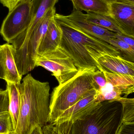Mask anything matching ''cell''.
Returning a JSON list of instances; mask_svg holds the SVG:
<instances>
[{"label": "cell", "mask_w": 134, "mask_h": 134, "mask_svg": "<svg viewBox=\"0 0 134 134\" xmlns=\"http://www.w3.org/2000/svg\"><path fill=\"white\" fill-rule=\"evenodd\" d=\"M42 129L43 134H64L58 127L52 124H48Z\"/></svg>", "instance_id": "23"}, {"label": "cell", "mask_w": 134, "mask_h": 134, "mask_svg": "<svg viewBox=\"0 0 134 134\" xmlns=\"http://www.w3.org/2000/svg\"><path fill=\"white\" fill-rule=\"evenodd\" d=\"M97 91L93 90L79 101L64 111L52 124L56 125L64 134H70L72 124L90 113L99 103L96 101Z\"/></svg>", "instance_id": "8"}, {"label": "cell", "mask_w": 134, "mask_h": 134, "mask_svg": "<svg viewBox=\"0 0 134 134\" xmlns=\"http://www.w3.org/2000/svg\"><path fill=\"white\" fill-rule=\"evenodd\" d=\"M63 16L77 30L108 43H109L111 39L116 37V33L87 21L85 14L82 12L74 9L69 15Z\"/></svg>", "instance_id": "10"}, {"label": "cell", "mask_w": 134, "mask_h": 134, "mask_svg": "<svg viewBox=\"0 0 134 134\" xmlns=\"http://www.w3.org/2000/svg\"><path fill=\"white\" fill-rule=\"evenodd\" d=\"M31 0H25L17 4L9 12L4 19L0 34L7 43L25 31L29 27L31 20Z\"/></svg>", "instance_id": "7"}, {"label": "cell", "mask_w": 134, "mask_h": 134, "mask_svg": "<svg viewBox=\"0 0 134 134\" xmlns=\"http://www.w3.org/2000/svg\"><path fill=\"white\" fill-rule=\"evenodd\" d=\"M117 134H134V121L122 124Z\"/></svg>", "instance_id": "22"}, {"label": "cell", "mask_w": 134, "mask_h": 134, "mask_svg": "<svg viewBox=\"0 0 134 134\" xmlns=\"http://www.w3.org/2000/svg\"><path fill=\"white\" fill-rule=\"evenodd\" d=\"M109 44L116 48L125 60L134 63V48L122 40L116 37L111 39Z\"/></svg>", "instance_id": "18"}, {"label": "cell", "mask_w": 134, "mask_h": 134, "mask_svg": "<svg viewBox=\"0 0 134 134\" xmlns=\"http://www.w3.org/2000/svg\"><path fill=\"white\" fill-rule=\"evenodd\" d=\"M91 69L80 70L75 77L53 89L50 95L49 124L79 101L89 91L94 90Z\"/></svg>", "instance_id": "4"}, {"label": "cell", "mask_w": 134, "mask_h": 134, "mask_svg": "<svg viewBox=\"0 0 134 134\" xmlns=\"http://www.w3.org/2000/svg\"><path fill=\"white\" fill-rule=\"evenodd\" d=\"M35 63V67H43L52 72L59 85L66 82L79 71L71 57L61 46L42 55L37 54Z\"/></svg>", "instance_id": "6"}, {"label": "cell", "mask_w": 134, "mask_h": 134, "mask_svg": "<svg viewBox=\"0 0 134 134\" xmlns=\"http://www.w3.org/2000/svg\"><path fill=\"white\" fill-rule=\"evenodd\" d=\"M14 132L12 119L9 112L0 114V134H9Z\"/></svg>", "instance_id": "19"}, {"label": "cell", "mask_w": 134, "mask_h": 134, "mask_svg": "<svg viewBox=\"0 0 134 134\" xmlns=\"http://www.w3.org/2000/svg\"><path fill=\"white\" fill-rule=\"evenodd\" d=\"M117 2L130 4L134 5V0H118Z\"/></svg>", "instance_id": "28"}, {"label": "cell", "mask_w": 134, "mask_h": 134, "mask_svg": "<svg viewBox=\"0 0 134 134\" xmlns=\"http://www.w3.org/2000/svg\"><path fill=\"white\" fill-rule=\"evenodd\" d=\"M0 61L4 69L6 82L21 83L23 76L20 74L16 67L11 44L7 43L1 45Z\"/></svg>", "instance_id": "13"}, {"label": "cell", "mask_w": 134, "mask_h": 134, "mask_svg": "<svg viewBox=\"0 0 134 134\" xmlns=\"http://www.w3.org/2000/svg\"><path fill=\"white\" fill-rule=\"evenodd\" d=\"M54 18L63 31L60 46L71 57L79 71L100 70L97 62L93 58L105 55L121 56L120 52L113 46L77 30L69 23L63 15L56 13Z\"/></svg>", "instance_id": "1"}, {"label": "cell", "mask_w": 134, "mask_h": 134, "mask_svg": "<svg viewBox=\"0 0 134 134\" xmlns=\"http://www.w3.org/2000/svg\"><path fill=\"white\" fill-rule=\"evenodd\" d=\"M63 36L62 29L54 16L50 20L48 30L38 47L37 54L42 55L58 48L60 46Z\"/></svg>", "instance_id": "14"}, {"label": "cell", "mask_w": 134, "mask_h": 134, "mask_svg": "<svg viewBox=\"0 0 134 134\" xmlns=\"http://www.w3.org/2000/svg\"><path fill=\"white\" fill-rule=\"evenodd\" d=\"M133 65H134V63H133Z\"/></svg>", "instance_id": "32"}, {"label": "cell", "mask_w": 134, "mask_h": 134, "mask_svg": "<svg viewBox=\"0 0 134 134\" xmlns=\"http://www.w3.org/2000/svg\"><path fill=\"white\" fill-rule=\"evenodd\" d=\"M9 134H15V133L14 132H12V133H11Z\"/></svg>", "instance_id": "30"}, {"label": "cell", "mask_w": 134, "mask_h": 134, "mask_svg": "<svg viewBox=\"0 0 134 134\" xmlns=\"http://www.w3.org/2000/svg\"><path fill=\"white\" fill-rule=\"evenodd\" d=\"M1 45H0V48H1ZM0 79H2L4 80H5V76L4 69H3V67L2 65L1 61H0Z\"/></svg>", "instance_id": "27"}, {"label": "cell", "mask_w": 134, "mask_h": 134, "mask_svg": "<svg viewBox=\"0 0 134 134\" xmlns=\"http://www.w3.org/2000/svg\"><path fill=\"white\" fill-rule=\"evenodd\" d=\"M24 1L25 0H0V2L10 12L17 4Z\"/></svg>", "instance_id": "24"}, {"label": "cell", "mask_w": 134, "mask_h": 134, "mask_svg": "<svg viewBox=\"0 0 134 134\" xmlns=\"http://www.w3.org/2000/svg\"><path fill=\"white\" fill-rule=\"evenodd\" d=\"M123 115L120 102H100L90 113L72 124L70 134H117Z\"/></svg>", "instance_id": "3"}, {"label": "cell", "mask_w": 134, "mask_h": 134, "mask_svg": "<svg viewBox=\"0 0 134 134\" xmlns=\"http://www.w3.org/2000/svg\"><path fill=\"white\" fill-rule=\"evenodd\" d=\"M7 83V88L8 91L9 96V113L12 123L13 131L16 129L18 123L21 104L20 86V83Z\"/></svg>", "instance_id": "15"}, {"label": "cell", "mask_w": 134, "mask_h": 134, "mask_svg": "<svg viewBox=\"0 0 134 134\" xmlns=\"http://www.w3.org/2000/svg\"><path fill=\"white\" fill-rule=\"evenodd\" d=\"M59 0H31V20L29 27L9 44L16 52L24 47L30 39L35 27L50 9L55 7Z\"/></svg>", "instance_id": "9"}, {"label": "cell", "mask_w": 134, "mask_h": 134, "mask_svg": "<svg viewBox=\"0 0 134 134\" xmlns=\"http://www.w3.org/2000/svg\"><path fill=\"white\" fill-rule=\"evenodd\" d=\"M56 14L55 8L50 9L37 24L26 45L13 52L18 71L21 75L27 74L35 68V58L41 41L48 30L50 20Z\"/></svg>", "instance_id": "5"}, {"label": "cell", "mask_w": 134, "mask_h": 134, "mask_svg": "<svg viewBox=\"0 0 134 134\" xmlns=\"http://www.w3.org/2000/svg\"><path fill=\"white\" fill-rule=\"evenodd\" d=\"M9 96L8 89L0 92V114L9 112Z\"/></svg>", "instance_id": "21"}, {"label": "cell", "mask_w": 134, "mask_h": 134, "mask_svg": "<svg viewBox=\"0 0 134 134\" xmlns=\"http://www.w3.org/2000/svg\"><path fill=\"white\" fill-rule=\"evenodd\" d=\"M50 86L29 73L20 86L21 104L15 134H30L35 127L42 128L49 124Z\"/></svg>", "instance_id": "2"}, {"label": "cell", "mask_w": 134, "mask_h": 134, "mask_svg": "<svg viewBox=\"0 0 134 134\" xmlns=\"http://www.w3.org/2000/svg\"><path fill=\"white\" fill-rule=\"evenodd\" d=\"M2 91V89H1V88H0V92H1V91Z\"/></svg>", "instance_id": "31"}, {"label": "cell", "mask_w": 134, "mask_h": 134, "mask_svg": "<svg viewBox=\"0 0 134 134\" xmlns=\"http://www.w3.org/2000/svg\"><path fill=\"white\" fill-rule=\"evenodd\" d=\"M110 13L123 34L134 40V5L122 2L109 4Z\"/></svg>", "instance_id": "11"}, {"label": "cell", "mask_w": 134, "mask_h": 134, "mask_svg": "<svg viewBox=\"0 0 134 134\" xmlns=\"http://www.w3.org/2000/svg\"><path fill=\"white\" fill-rule=\"evenodd\" d=\"M116 37L121 40H122L134 48V40L133 38L127 37L124 35L119 34H117Z\"/></svg>", "instance_id": "25"}, {"label": "cell", "mask_w": 134, "mask_h": 134, "mask_svg": "<svg viewBox=\"0 0 134 134\" xmlns=\"http://www.w3.org/2000/svg\"><path fill=\"white\" fill-rule=\"evenodd\" d=\"M104 1L106 2H107L108 4H109L113 3V2H117L118 0H104Z\"/></svg>", "instance_id": "29"}, {"label": "cell", "mask_w": 134, "mask_h": 134, "mask_svg": "<svg viewBox=\"0 0 134 134\" xmlns=\"http://www.w3.org/2000/svg\"><path fill=\"white\" fill-rule=\"evenodd\" d=\"M30 134H43L42 128L37 126L34 128Z\"/></svg>", "instance_id": "26"}, {"label": "cell", "mask_w": 134, "mask_h": 134, "mask_svg": "<svg viewBox=\"0 0 134 134\" xmlns=\"http://www.w3.org/2000/svg\"><path fill=\"white\" fill-rule=\"evenodd\" d=\"M74 9L87 12L110 14L109 4L104 0H70Z\"/></svg>", "instance_id": "16"}, {"label": "cell", "mask_w": 134, "mask_h": 134, "mask_svg": "<svg viewBox=\"0 0 134 134\" xmlns=\"http://www.w3.org/2000/svg\"><path fill=\"white\" fill-rule=\"evenodd\" d=\"M97 62L100 71L134 76L133 63L125 60L121 57L105 55L98 58Z\"/></svg>", "instance_id": "12"}, {"label": "cell", "mask_w": 134, "mask_h": 134, "mask_svg": "<svg viewBox=\"0 0 134 134\" xmlns=\"http://www.w3.org/2000/svg\"><path fill=\"white\" fill-rule=\"evenodd\" d=\"M92 79L94 88L97 92L104 87L106 84V79L103 71L98 70L94 72Z\"/></svg>", "instance_id": "20"}, {"label": "cell", "mask_w": 134, "mask_h": 134, "mask_svg": "<svg viewBox=\"0 0 134 134\" xmlns=\"http://www.w3.org/2000/svg\"><path fill=\"white\" fill-rule=\"evenodd\" d=\"M86 20L116 34H123L117 23L111 14L88 12L85 14Z\"/></svg>", "instance_id": "17"}]
</instances>
